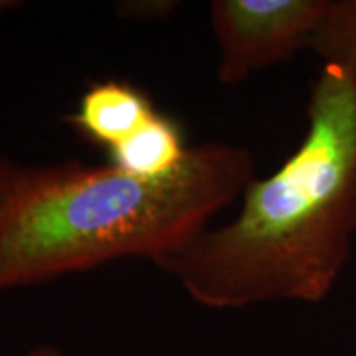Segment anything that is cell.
I'll list each match as a JSON object with an SVG mask.
<instances>
[{"label":"cell","instance_id":"6da1fadb","mask_svg":"<svg viewBox=\"0 0 356 356\" xmlns=\"http://www.w3.org/2000/svg\"><path fill=\"white\" fill-rule=\"evenodd\" d=\"M356 238V81L323 64L307 131L281 166L254 178L238 216L154 266L208 309L321 303Z\"/></svg>","mask_w":356,"mask_h":356},{"label":"cell","instance_id":"7a4b0ae2","mask_svg":"<svg viewBox=\"0 0 356 356\" xmlns=\"http://www.w3.org/2000/svg\"><path fill=\"white\" fill-rule=\"evenodd\" d=\"M254 178V153L232 143L191 147L177 172L154 180L109 163L24 166L0 222V291L123 257L159 264L206 232Z\"/></svg>","mask_w":356,"mask_h":356},{"label":"cell","instance_id":"3957f363","mask_svg":"<svg viewBox=\"0 0 356 356\" xmlns=\"http://www.w3.org/2000/svg\"><path fill=\"white\" fill-rule=\"evenodd\" d=\"M329 4L331 0H212L220 83H242L309 50Z\"/></svg>","mask_w":356,"mask_h":356},{"label":"cell","instance_id":"277c9868","mask_svg":"<svg viewBox=\"0 0 356 356\" xmlns=\"http://www.w3.org/2000/svg\"><path fill=\"white\" fill-rule=\"evenodd\" d=\"M154 113L156 107L143 89L109 79L89 86L79 97L77 109L65 121L79 137L109 151L137 133Z\"/></svg>","mask_w":356,"mask_h":356},{"label":"cell","instance_id":"5b68a950","mask_svg":"<svg viewBox=\"0 0 356 356\" xmlns=\"http://www.w3.org/2000/svg\"><path fill=\"white\" fill-rule=\"evenodd\" d=\"M191 147L184 133L168 115L156 113L131 137L107 151L109 165L139 178H165L177 172Z\"/></svg>","mask_w":356,"mask_h":356},{"label":"cell","instance_id":"8992f818","mask_svg":"<svg viewBox=\"0 0 356 356\" xmlns=\"http://www.w3.org/2000/svg\"><path fill=\"white\" fill-rule=\"evenodd\" d=\"M309 50L356 81V0H331Z\"/></svg>","mask_w":356,"mask_h":356},{"label":"cell","instance_id":"52a82bcc","mask_svg":"<svg viewBox=\"0 0 356 356\" xmlns=\"http://www.w3.org/2000/svg\"><path fill=\"white\" fill-rule=\"evenodd\" d=\"M178 2L172 0H137L117 4V13L133 20H156L177 10Z\"/></svg>","mask_w":356,"mask_h":356},{"label":"cell","instance_id":"ba28073f","mask_svg":"<svg viewBox=\"0 0 356 356\" xmlns=\"http://www.w3.org/2000/svg\"><path fill=\"white\" fill-rule=\"evenodd\" d=\"M22 170H24V166L16 165L13 161L0 156V222L6 214V208L13 200L16 186L22 178Z\"/></svg>","mask_w":356,"mask_h":356},{"label":"cell","instance_id":"9c48e42d","mask_svg":"<svg viewBox=\"0 0 356 356\" xmlns=\"http://www.w3.org/2000/svg\"><path fill=\"white\" fill-rule=\"evenodd\" d=\"M24 356H64L58 348H54V346H48V344H42V346H36V348H32L28 355Z\"/></svg>","mask_w":356,"mask_h":356}]
</instances>
